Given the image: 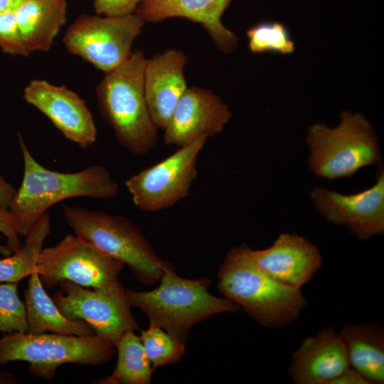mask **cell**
Returning <instances> with one entry per match:
<instances>
[{
  "instance_id": "obj_1",
  "label": "cell",
  "mask_w": 384,
  "mask_h": 384,
  "mask_svg": "<svg viewBox=\"0 0 384 384\" xmlns=\"http://www.w3.org/2000/svg\"><path fill=\"white\" fill-rule=\"evenodd\" d=\"M17 137L23 174L9 209L20 236H26L47 210L60 201L77 197L107 199L118 194V183L102 166L92 165L73 173L52 171L34 159L21 133Z\"/></svg>"
},
{
  "instance_id": "obj_2",
  "label": "cell",
  "mask_w": 384,
  "mask_h": 384,
  "mask_svg": "<svg viewBox=\"0 0 384 384\" xmlns=\"http://www.w3.org/2000/svg\"><path fill=\"white\" fill-rule=\"evenodd\" d=\"M248 248L243 244L228 252L218 275L220 292L262 326L274 328L292 323L306 304L301 289L262 271L250 257Z\"/></svg>"
},
{
  "instance_id": "obj_3",
  "label": "cell",
  "mask_w": 384,
  "mask_h": 384,
  "mask_svg": "<svg viewBox=\"0 0 384 384\" xmlns=\"http://www.w3.org/2000/svg\"><path fill=\"white\" fill-rule=\"evenodd\" d=\"M146 58L142 50L105 73L96 87L100 113L117 142L134 155L150 151L158 141L159 128L149 112L144 90Z\"/></svg>"
},
{
  "instance_id": "obj_4",
  "label": "cell",
  "mask_w": 384,
  "mask_h": 384,
  "mask_svg": "<svg viewBox=\"0 0 384 384\" xmlns=\"http://www.w3.org/2000/svg\"><path fill=\"white\" fill-rule=\"evenodd\" d=\"M159 286L149 292L125 289L131 306L141 309L156 324L185 343L196 324L223 312H237L240 306L227 298L210 294V279H189L176 274L170 263L164 267Z\"/></svg>"
},
{
  "instance_id": "obj_5",
  "label": "cell",
  "mask_w": 384,
  "mask_h": 384,
  "mask_svg": "<svg viewBox=\"0 0 384 384\" xmlns=\"http://www.w3.org/2000/svg\"><path fill=\"white\" fill-rule=\"evenodd\" d=\"M65 220L75 235L127 265L146 284L160 280L168 262L161 260L141 230L129 218L63 205Z\"/></svg>"
},
{
  "instance_id": "obj_6",
  "label": "cell",
  "mask_w": 384,
  "mask_h": 384,
  "mask_svg": "<svg viewBox=\"0 0 384 384\" xmlns=\"http://www.w3.org/2000/svg\"><path fill=\"white\" fill-rule=\"evenodd\" d=\"M306 143L310 149L308 166L319 177H349L363 167L382 165L375 133L361 113L342 112L336 128L324 123L311 125Z\"/></svg>"
},
{
  "instance_id": "obj_7",
  "label": "cell",
  "mask_w": 384,
  "mask_h": 384,
  "mask_svg": "<svg viewBox=\"0 0 384 384\" xmlns=\"http://www.w3.org/2000/svg\"><path fill=\"white\" fill-rule=\"evenodd\" d=\"M114 347L97 335L14 332L0 338V365L26 361L31 375L50 380L63 364L99 366L107 362L114 355Z\"/></svg>"
},
{
  "instance_id": "obj_8",
  "label": "cell",
  "mask_w": 384,
  "mask_h": 384,
  "mask_svg": "<svg viewBox=\"0 0 384 384\" xmlns=\"http://www.w3.org/2000/svg\"><path fill=\"white\" fill-rule=\"evenodd\" d=\"M145 21L136 13L124 16L82 14L67 28L66 50L107 73L132 54Z\"/></svg>"
},
{
  "instance_id": "obj_9",
  "label": "cell",
  "mask_w": 384,
  "mask_h": 384,
  "mask_svg": "<svg viewBox=\"0 0 384 384\" xmlns=\"http://www.w3.org/2000/svg\"><path fill=\"white\" fill-rule=\"evenodd\" d=\"M124 267L77 235H68L55 246L43 248L36 272L46 287L69 280L85 287L109 289L121 284Z\"/></svg>"
},
{
  "instance_id": "obj_10",
  "label": "cell",
  "mask_w": 384,
  "mask_h": 384,
  "mask_svg": "<svg viewBox=\"0 0 384 384\" xmlns=\"http://www.w3.org/2000/svg\"><path fill=\"white\" fill-rule=\"evenodd\" d=\"M208 138L178 147L172 154L130 176L125 186L134 204L154 212L170 208L189 193L197 176L198 157Z\"/></svg>"
},
{
  "instance_id": "obj_11",
  "label": "cell",
  "mask_w": 384,
  "mask_h": 384,
  "mask_svg": "<svg viewBox=\"0 0 384 384\" xmlns=\"http://www.w3.org/2000/svg\"><path fill=\"white\" fill-rule=\"evenodd\" d=\"M58 285L61 291L52 299L61 313L68 319L84 321L104 340L115 346L126 331L139 329L122 284L94 289L69 280H62Z\"/></svg>"
},
{
  "instance_id": "obj_12",
  "label": "cell",
  "mask_w": 384,
  "mask_h": 384,
  "mask_svg": "<svg viewBox=\"0 0 384 384\" xmlns=\"http://www.w3.org/2000/svg\"><path fill=\"white\" fill-rule=\"evenodd\" d=\"M376 182L353 194H341L322 187L310 192L317 211L329 222L345 225L359 240L384 232V170L380 166Z\"/></svg>"
},
{
  "instance_id": "obj_13",
  "label": "cell",
  "mask_w": 384,
  "mask_h": 384,
  "mask_svg": "<svg viewBox=\"0 0 384 384\" xmlns=\"http://www.w3.org/2000/svg\"><path fill=\"white\" fill-rule=\"evenodd\" d=\"M23 98L80 148L87 149L95 142L97 131L92 112L74 91L45 80L33 79L26 86Z\"/></svg>"
},
{
  "instance_id": "obj_14",
  "label": "cell",
  "mask_w": 384,
  "mask_h": 384,
  "mask_svg": "<svg viewBox=\"0 0 384 384\" xmlns=\"http://www.w3.org/2000/svg\"><path fill=\"white\" fill-rule=\"evenodd\" d=\"M230 118L228 106L212 90L188 87L163 129V139L166 145L186 146L219 134Z\"/></svg>"
},
{
  "instance_id": "obj_15",
  "label": "cell",
  "mask_w": 384,
  "mask_h": 384,
  "mask_svg": "<svg viewBox=\"0 0 384 384\" xmlns=\"http://www.w3.org/2000/svg\"><path fill=\"white\" fill-rule=\"evenodd\" d=\"M248 252L253 262L267 275L300 289L322 265L319 250L297 234L281 233L267 248L249 247Z\"/></svg>"
},
{
  "instance_id": "obj_16",
  "label": "cell",
  "mask_w": 384,
  "mask_h": 384,
  "mask_svg": "<svg viewBox=\"0 0 384 384\" xmlns=\"http://www.w3.org/2000/svg\"><path fill=\"white\" fill-rule=\"evenodd\" d=\"M187 56L171 48L146 59L144 90L150 115L159 129L167 125L180 98L188 88L184 76Z\"/></svg>"
},
{
  "instance_id": "obj_17",
  "label": "cell",
  "mask_w": 384,
  "mask_h": 384,
  "mask_svg": "<svg viewBox=\"0 0 384 384\" xmlns=\"http://www.w3.org/2000/svg\"><path fill=\"white\" fill-rule=\"evenodd\" d=\"M349 367L343 338L329 326L302 341L292 355L289 373L296 384H330Z\"/></svg>"
},
{
  "instance_id": "obj_18",
  "label": "cell",
  "mask_w": 384,
  "mask_h": 384,
  "mask_svg": "<svg viewBox=\"0 0 384 384\" xmlns=\"http://www.w3.org/2000/svg\"><path fill=\"white\" fill-rule=\"evenodd\" d=\"M232 0H144L137 14L144 21L157 23L171 18H184L198 23L208 32L215 46L224 53L234 50L235 33L222 23V16Z\"/></svg>"
},
{
  "instance_id": "obj_19",
  "label": "cell",
  "mask_w": 384,
  "mask_h": 384,
  "mask_svg": "<svg viewBox=\"0 0 384 384\" xmlns=\"http://www.w3.org/2000/svg\"><path fill=\"white\" fill-rule=\"evenodd\" d=\"M28 51H48L67 20V0H28L16 11Z\"/></svg>"
},
{
  "instance_id": "obj_20",
  "label": "cell",
  "mask_w": 384,
  "mask_h": 384,
  "mask_svg": "<svg viewBox=\"0 0 384 384\" xmlns=\"http://www.w3.org/2000/svg\"><path fill=\"white\" fill-rule=\"evenodd\" d=\"M24 296L27 333L50 331L82 337L95 335L84 321L68 319L61 313L52 297L46 293L36 272L30 275Z\"/></svg>"
},
{
  "instance_id": "obj_21",
  "label": "cell",
  "mask_w": 384,
  "mask_h": 384,
  "mask_svg": "<svg viewBox=\"0 0 384 384\" xmlns=\"http://www.w3.org/2000/svg\"><path fill=\"white\" fill-rule=\"evenodd\" d=\"M340 335L350 366L370 383H384V331L378 325L346 324Z\"/></svg>"
},
{
  "instance_id": "obj_22",
  "label": "cell",
  "mask_w": 384,
  "mask_h": 384,
  "mask_svg": "<svg viewBox=\"0 0 384 384\" xmlns=\"http://www.w3.org/2000/svg\"><path fill=\"white\" fill-rule=\"evenodd\" d=\"M134 331H126L118 340L117 361L113 373L98 384H148L153 373L141 339Z\"/></svg>"
},
{
  "instance_id": "obj_23",
  "label": "cell",
  "mask_w": 384,
  "mask_h": 384,
  "mask_svg": "<svg viewBox=\"0 0 384 384\" xmlns=\"http://www.w3.org/2000/svg\"><path fill=\"white\" fill-rule=\"evenodd\" d=\"M50 231V215L46 212L25 236L21 247L12 255L0 260V283H18L36 272L38 257Z\"/></svg>"
},
{
  "instance_id": "obj_24",
  "label": "cell",
  "mask_w": 384,
  "mask_h": 384,
  "mask_svg": "<svg viewBox=\"0 0 384 384\" xmlns=\"http://www.w3.org/2000/svg\"><path fill=\"white\" fill-rule=\"evenodd\" d=\"M249 50L254 53L266 52L291 54L295 45L287 28L277 21H262L246 31Z\"/></svg>"
},
{
  "instance_id": "obj_25",
  "label": "cell",
  "mask_w": 384,
  "mask_h": 384,
  "mask_svg": "<svg viewBox=\"0 0 384 384\" xmlns=\"http://www.w3.org/2000/svg\"><path fill=\"white\" fill-rule=\"evenodd\" d=\"M153 370L159 366L179 361L185 353V343L154 324L141 331L139 336Z\"/></svg>"
},
{
  "instance_id": "obj_26",
  "label": "cell",
  "mask_w": 384,
  "mask_h": 384,
  "mask_svg": "<svg viewBox=\"0 0 384 384\" xmlns=\"http://www.w3.org/2000/svg\"><path fill=\"white\" fill-rule=\"evenodd\" d=\"M27 330L25 304L18 295V283H0V331L25 333Z\"/></svg>"
},
{
  "instance_id": "obj_27",
  "label": "cell",
  "mask_w": 384,
  "mask_h": 384,
  "mask_svg": "<svg viewBox=\"0 0 384 384\" xmlns=\"http://www.w3.org/2000/svg\"><path fill=\"white\" fill-rule=\"evenodd\" d=\"M0 48L13 56H27L26 46L17 23L15 11L0 12Z\"/></svg>"
},
{
  "instance_id": "obj_28",
  "label": "cell",
  "mask_w": 384,
  "mask_h": 384,
  "mask_svg": "<svg viewBox=\"0 0 384 384\" xmlns=\"http://www.w3.org/2000/svg\"><path fill=\"white\" fill-rule=\"evenodd\" d=\"M144 0H94L95 13L102 16H124L134 14Z\"/></svg>"
},
{
  "instance_id": "obj_29",
  "label": "cell",
  "mask_w": 384,
  "mask_h": 384,
  "mask_svg": "<svg viewBox=\"0 0 384 384\" xmlns=\"http://www.w3.org/2000/svg\"><path fill=\"white\" fill-rule=\"evenodd\" d=\"M0 233L6 237V245L12 252L21 247L22 242L18 233L16 218L9 209L1 207H0Z\"/></svg>"
},
{
  "instance_id": "obj_30",
  "label": "cell",
  "mask_w": 384,
  "mask_h": 384,
  "mask_svg": "<svg viewBox=\"0 0 384 384\" xmlns=\"http://www.w3.org/2000/svg\"><path fill=\"white\" fill-rule=\"evenodd\" d=\"M330 384H370L358 370L351 366L340 375L334 379Z\"/></svg>"
},
{
  "instance_id": "obj_31",
  "label": "cell",
  "mask_w": 384,
  "mask_h": 384,
  "mask_svg": "<svg viewBox=\"0 0 384 384\" xmlns=\"http://www.w3.org/2000/svg\"><path fill=\"white\" fill-rule=\"evenodd\" d=\"M16 191L13 185L0 175V207L9 208Z\"/></svg>"
},
{
  "instance_id": "obj_32",
  "label": "cell",
  "mask_w": 384,
  "mask_h": 384,
  "mask_svg": "<svg viewBox=\"0 0 384 384\" xmlns=\"http://www.w3.org/2000/svg\"><path fill=\"white\" fill-rule=\"evenodd\" d=\"M28 0H0V12L16 11Z\"/></svg>"
},
{
  "instance_id": "obj_33",
  "label": "cell",
  "mask_w": 384,
  "mask_h": 384,
  "mask_svg": "<svg viewBox=\"0 0 384 384\" xmlns=\"http://www.w3.org/2000/svg\"><path fill=\"white\" fill-rule=\"evenodd\" d=\"M16 379L14 375L8 373H0V383H16Z\"/></svg>"
},
{
  "instance_id": "obj_34",
  "label": "cell",
  "mask_w": 384,
  "mask_h": 384,
  "mask_svg": "<svg viewBox=\"0 0 384 384\" xmlns=\"http://www.w3.org/2000/svg\"><path fill=\"white\" fill-rule=\"evenodd\" d=\"M13 252L6 245H2L0 242V254L6 257L11 255Z\"/></svg>"
}]
</instances>
